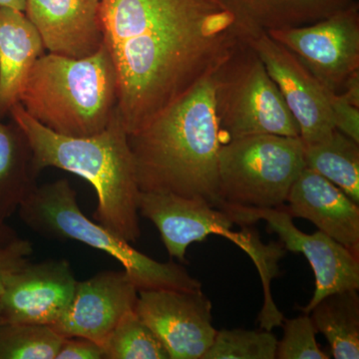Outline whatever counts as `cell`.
<instances>
[{"label":"cell","mask_w":359,"mask_h":359,"mask_svg":"<svg viewBox=\"0 0 359 359\" xmlns=\"http://www.w3.org/2000/svg\"><path fill=\"white\" fill-rule=\"evenodd\" d=\"M0 6L9 7L25 13V0H0Z\"/></svg>","instance_id":"obj_31"},{"label":"cell","mask_w":359,"mask_h":359,"mask_svg":"<svg viewBox=\"0 0 359 359\" xmlns=\"http://www.w3.org/2000/svg\"><path fill=\"white\" fill-rule=\"evenodd\" d=\"M219 209L228 212L233 223L240 226L259 219L266 222L269 230L278 233L285 250L301 252L306 257L316 276V290L308 306L301 308L302 313H311L328 294L359 290V257L323 231L309 235L299 231L283 205L259 209L223 205Z\"/></svg>","instance_id":"obj_9"},{"label":"cell","mask_w":359,"mask_h":359,"mask_svg":"<svg viewBox=\"0 0 359 359\" xmlns=\"http://www.w3.org/2000/svg\"><path fill=\"white\" fill-rule=\"evenodd\" d=\"M18 212L26 226L53 240H73L106 252L124 268L139 290H200L202 283L173 261L161 263L134 249L80 210L77 194L66 179L36 187Z\"/></svg>","instance_id":"obj_5"},{"label":"cell","mask_w":359,"mask_h":359,"mask_svg":"<svg viewBox=\"0 0 359 359\" xmlns=\"http://www.w3.org/2000/svg\"><path fill=\"white\" fill-rule=\"evenodd\" d=\"M32 252V243L18 237L0 247V295L11 276L27 263Z\"/></svg>","instance_id":"obj_26"},{"label":"cell","mask_w":359,"mask_h":359,"mask_svg":"<svg viewBox=\"0 0 359 359\" xmlns=\"http://www.w3.org/2000/svg\"><path fill=\"white\" fill-rule=\"evenodd\" d=\"M278 341L271 330H218L202 359H275Z\"/></svg>","instance_id":"obj_24"},{"label":"cell","mask_w":359,"mask_h":359,"mask_svg":"<svg viewBox=\"0 0 359 359\" xmlns=\"http://www.w3.org/2000/svg\"><path fill=\"white\" fill-rule=\"evenodd\" d=\"M316 332L313 320L308 313L292 320H285L283 337L280 341H278L276 358H330L320 348L316 339Z\"/></svg>","instance_id":"obj_25"},{"label":"cell","mask_w":359,"mask_h":359,"mask_svg":"<svg viewBox=\"0 0 359 359\" xmlns=\"http://www.w3.org/2000/svg\"><path fill=\"white\" fill-rule=\"evenodd\" d=\"M294 116L304 145L327 141L335 131L328 92L301 60L269 34L248 39Z\"/></svg>","instance_id":"obj_12"},{"label":"cell","mask_w":359,"mask_h":359,"mask_svg":"<svg viewBox=\"0 0 359 359\" xmlns=\"http://www.w3.org/2000/svg\"><path fill=\"white\" fill-rule=\"evenodd\" d=\"M37 175L32 154L22 131L15 123L0 118V221L18 212L23 200L36 188Z\"/></svg>","instance_id":"obj_19"},{"label":"cell","mask_w":359,"mask_h":359,"mask_svg":"<svg viewBox=\"0 0 359 359\" xmlns=\"http://www.w3.org/2000/svg\"><path fill=\"white\" fill-rule=\"evenodd\" d=\"M216 70L128 135L141 192L173 193L221 205L218 157L223 139L215 107Z\"/></svg>","instance_id":"obj_2"},{"label":"cell","mask_w":359,"mask_h":359,"mask_svg":"<svg viewBox=\"0 0 359 359\" xmlns=\"http://www.w3.org/2000/svg\"><path fill=\"white\" fill-rule=\"evenodd\" d=\"M215 107L223 143L250 135L299 137V128L248 39L215 72Z\"/></svg>","instance_id":"obj_7"},{"label":"cell","mask_w":359,"mask_h":359,"mask_svg":"<svg viewBox=\"0 0 359 359\" xmlns=\"http://www.w3.org/2000/svg\"><path fill=\"white\" fill-rule=\"evenodd\" d=\"M285 203L292 218L308 219L359 257V205L339 187L306 167Z\"/></svg>","instance_id":"obj_16"},{"label":"cell","mask_w":359,"mask_h":359,"mask_svg":"<svg viewBox=\"0 0 359 359\" xmlns=\"http://www.w3.org/2000/svg\"><path fill=\"white\" fill-rule=\"evenodd\" d=\"M137 301L138 289L124 271H102L77 283L69 306L51 327L65 339L83 337L103 348Z\"/></svg>","instance_id":"obj_14"},{"label":"cell","mask_w":359,"mask_h":359,"mask_svg":"<svg viewBox=\"0 0 359 359\" xmlns=\"http://www.w3.org/2000/svg\"><path fill=\"white\" fill-rule=\"evenodd\" d=\"M104 45L128 135L145 127L247 40L216 0H102Z\"/></svg>","instance_id":"obj_1"},{"label":"cell","mask_w":359,"mask_h":359,"mask_svg":"<svg viewBox=\"0 0 359 359\" xmlns=\"http://www.w3.org/2000/svg\"><path fill=\"white\" fill-rule=\"evenodd\" d=\"M269 36L289 49L330 91L339 93L359 71L358 4L311 25L273 30Z\"/></svg>","instance_id":"obj_10"},{"label":"cell","mask_w":359,"mask_h":359,"mask_svg":"<svg viewBox=\"0 0 359 359\" xmlns=\"http://www.w3.org/2000/svg\"><path fill=\"white\" fill-rule=\"evenodd\" d=\"M77 283L67 259L28 261L0 295V321L51 327L69 306Z\"/></svg>","instance_id":"obj_13"},{"label":"cell","mask_w":359,"mask_h":359,"mask_svg":"<svg viewBox=\"0 0 359 359\" xmlns=\"http://www.w3.org/2000/svg\"><path fill=\"white\" fill-rule=\"evenodd\" d=\"M306 166L359 204V143L335 130L327 141L304 145Z\"/></svg>","instance_id":"obj_21"},{"label":"cell","mask_w":359,"mask_h":359,"mask_svg":"<svg viewBox=\"0 0 359 359\" xmlns=\"http://www.w3.org/2000/svg\"><path fill=\"white\" fill-rule=\"evenodd\" d=\"M117 76L102 45L92 55L71 58L43 54L33 65L20 103L30 117L55 133H100L117 111Z\"/></svg>","instance_id":"obj_4"},{"label":"cell","mask_w":359,"mask_h":359,"mask_svg":"<svg viewBox=\"0 0 359 359\" xmlns=\"http://www.w3.org/2000/svg\"><path fill=\"white\" fill-rule=\"evenodd\" d=\"M44 49L25 13L0 6V118L20 103L26 80Z\"/></svg>","instance_id":"obj_17"},{"label":"cell","mask_w":359,"mask_h":359,"mask_svg":"<svg viewBox=\"0 0 359 359\" xmlns=\"http://www.w3.org/2000/svg\"><path fill=\"white\" fill-rule=\"evenodd\" d=\"M306 167L299 137L259 134L224 142L218 157L221 205L283 207Z\"/></svg>","instance_id":"obj_6"},{"label":"cell","mask_w":359,"mask_h":359,"mask_svg":"<svg viewBox=\"0 0 359 359\" xmlns=\"http://www.w3.org/2000/svg\"><path fill=\"white\" fill-rule=\"evenodd\" d=\"M247 39L273 30L311 25L358 0H216Z\"/></svg>","instance_id":"obj_18"},{"label":"cell","mask_w":359,"mask_h":359,"mask_svg":"<svg viewBox=\"0 0 359 359\" xmlns=\"http://www.w3.org/2000/svg\"><path fill=\"white\" fill-rule=\"evenodd\" d=\"M9 115L28 142L36 175L54 167L86 180L95 189L98 199L95 222L127 242L140 238V189L128 133L118 110L103 131L87 137L51 131L30 117L20 103L11 108Z\"/></svg>","instance_id":"obj_3"},{"label":"cell","mask_w":359,"mask_h":359,"mask_svg":"<svg viewBox=\"0 0 359 359\" xmlns=\"http://www.w3.org/2000/svg\"><path fill=\"white\" fill-rule=\"evenodd\" d=\"M339 95L346 99L347 102L359 107V71L347 79Z\"/></svg>","instance_id":"obj_29"},{"label":"cell","mask_w":359,"mask_h":359,"mask_svg":"<svg viewBox=\"0 0 359 359\" xmlns=\"http://www.w3.org/2000/svg\"><path fill=\"white\" fill-rule=\"evenodd\" d=\"M135 311L167 349L170 359H202L218 330L212 302L200 290H139Z\"/></svg>","instance_id":"obj_11"},{"label":"cell","mask_w":359,"mask_h":359,"mask_svg":"<svg viewBox=\"0 0 359 359\" xmlns=\"http://www.w3.org/2000/svg\"><path fill=\"white\" fill-rule=\"evenodd\" d=\"M102 0H25L26 18L45 49L75 59L92 55L104 44Z\"/></svg>","instance_id":"obj_15"},{"label":"cell","mask_w":359,"mask_h":359,"mask_svg":"<svg viewBox=\"0 0 359 359\" xmlns=\"http://www.w3.org/2000/svg\"><path fill=\"white\" fill-rule=\"evenodd\" d=\"M103 351L105 359H170L157 335L135 311L118 323Z\"/></svg>","instance_id":"obj_23"},{"label":"cell","mask_w":359,"mask_h":359,"mask_svg":"<svg viewBox=\"0 0 359 359\" xmlns=\"http://www.w3.org/2000/svg\"><path fill=\"white\" fill-rule=\"evenodd\" d=\"M328 102L334 128L359 143V107L332 91L328 92Z\"/></svg>","instance_id":"obj_27"},{"label":"cell","mask_w":359,"mask_h":359,"mask_svg":"<svg viewBox=\"0 0 359 359\" xmlns=\"http://www.w3.org/2000/svg\"><path fill=\"white\" fill-rule=\"evenodd\" d=\"M15 238H18L15 231L7 226L6 222L0 221V247L8 244Z\"/></svg>","instance_id":"obj_30"},{"label":"cell","mask_w":359,"mask_h":359,"mask_svg":"<svg viewBox=\"0 0 359 359\" xmlns=\"http://www.w3.org/2000/svg\"><path fill=\"white\" fill-rule=\"evenodd\" d=\"M63 340L50 325L0 323V359H55Z\"/></svg>","instance_id":"obj_22"},{"label":"cell","mask_w":359,"mask_h":359,"mask_svg":"<svg viewBox=\"0 0 359 359\" xmlns=\"http://www.w3.org/2000/svg\"><path fill=\"white\" fill-rule=\"evenodd\" d=\"M55 359H105L102 347L83 337L63 340Z\"/></svg>","instance_id":"obj_28"},{"label":"cell","mask_w":359,"mask_h":359,"mask_svg":"<svg viewBox=\"0 0 359 359\" xmlns=\"http://www.w3.org/2000/svg\"><path fill=\"white\" fill-rule=\"evenodd\" d=\"M358 290H344L323 297L311 313L316 332L325 335L335 359L359 358Z\"/></svg>","instance_id":"obj_20"},{"label":"cell","mask_w":359,"mask_h":359,"mask_svg":"<svg viewBox=\"0 0 359 359\" xmlns=\"http://www.w3.org/2000/svg\"><path fill=\"white\" fill-rule=\"evenodd\" d=\"M138 210L159 230L170 257L183 263L187 249L211 235L223 236L235 243L249 255L259 273L269 271L278 259V248L275 243L264 245L249 229L231 231L235 223L230 215L202 198L140 191Z\"/></svg>","instance_id":"obj_8"},{"label":"cell","mask_w":359,"mask_h":359,"mask_svg":"<svg viewBox=\"0 0 359 359\" xmlns=\"http://www.w3.org/2000/svg\"><path fill=\"white\" fill-rule=\"evenodd\" d=\"M0 323H1V321H0Z\"/></svg>","instance_id":"obj_32"}]
</instances>
